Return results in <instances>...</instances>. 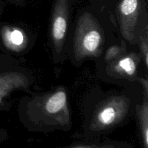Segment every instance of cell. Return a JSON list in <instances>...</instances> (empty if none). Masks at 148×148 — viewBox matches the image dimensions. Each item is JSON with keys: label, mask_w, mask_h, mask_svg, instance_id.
Listing matches in <instances>:
<instances>
[{"label": "cell", "mask_w": 148, "mask_h": 148, "mask_svg": "<svg viewBox=\"0 0 148 148\" xmlns=\"http://www.w3.org/2000/svg\"><path fill=\"white\" fill-rule=\"evenodd\" d=\"M98 1H99L100 2H103V0H98Z\"/></svg>", "instance_id": "2e32d148"}, {"label": "cell", "mask_w": 148, "mask_h": 148, "mask_svg": "<svg viewBox=\"0 0 148 148\" xmlns=\"http://www.w3.org/2000/svg\"><path fill=\"white\" fill-rule=\"evenodd\" d=\"M14 1H15L16 3H17V4H21V2L23 0H14Z\"/></svg>", "instance_id": "9a60e30c"}, {"label": "cell", "mask_w": 148, "mask_h": 148, "mask_svg": "<svg viewBox=\"0 0 148 148\" xmlns=\"http://www.w3.org/2000/svg\"><path fill=\"white\" fill-rule=\"evenodd\" d=\"M128 43L121 39L119 42L110 45L100 58L95 60V66H103L114 62L128 51Z\"/></svg>", "instance_id": "8fae6325"}, {"label": "cell", "mask_w": 148, "mask_h": 148, "mask_svg": "<svg viewBox=\"0 0 148 148\" xmlns=\"http://www.w3.org/2000/svg\"><path fill=\"white\" fill-rule=\"evenodd\" d=\"M0 38L4 49L12 53L27 51L30 39L23 27L10 25H2L0 27Z\"/></svg>", "instance_id": "ba28073f"}, {"label": "cell", "mask_w": 148, "mask_h": 148, "mask_svg": "<svg viewBox=\"0 0 148 148\" xmlns=\"http://www.w3.org/2000/svg\"><path fill=\"white\" fill-rule=\"evenodd\" d=\"M33 82L32 74L23 67L16 66L0 72V105L5 98L17 90L30 93Z\"/></svg>", "instance_id": "52a82bcc"}, {"label": "cell", "mask_w": 148, "mask_h": 148, "mask_svg": "<svg viewBox=\"0 0 148 148\" xmlns=\"http://www.w3.org/2000/svg\"><path fill=\"white\" fill-rule=\"evenodd\" d=\"M17 111L21 124L31 132H67L72 128L68 91L63 86L25 95L19 102Z\"/></svg>", "instance_id": "3957f363"}, {"label": "cell", "mask_w": 148, "mask_h": 148, "mask_svg": "<svg viewBox=\"0 0 148 148\" xmlns=\"http://www.w3.org/2000/svg\"><path fill=\"white\" fill-rule=\"evenodd\" d=\"M146 1H147V0H146Z\"/></svg>", "instance_id": "e0dca14e"}, {"label": "cell", "mask_w": 148, "mask_h": 148, "mask_svg": "<svg viewBox=\"0 0 148 148\" xmlns=\"http://www.w3.org/2000/svg\"><path fill=\"white\" fill-rule=\"evenodd\" d=\"M53 148H134L131 143L126 141L113 140L106 138L104 140H78L72 144L66 146H60Z\"/></svg>", "instance_id": "9c48e42d"}, {"label": "cell", "mask_w": 148, "mask_h": 148, "mask_svg": "<svg viewBox=\"0 0 148 148\" xmlns=\"http://www.w3.org/2000/svg\"><path fill=\"white\" fill-rule=\"evenodd\" d=\"M8 137V132L4 129H0V144L5 141Z\"/></svg>", "instance_id": "5bb4252c"}, {"label": "cell", "mask_w": 148, "mask_h": 148, "mask_svg": "<svg viewBox=\"0 0 148 148\" xmlns=\"http://www.w3.org/2000/svg\"><path fill=\"white\" fill-rule=\"evenodd\" d=\"M84 10L69 27L66 44V58L79 66L84 62L101 56L107 47L121 40L108 13Z\"/></svg>", "instance_id": "7a4b0ae2"}, {"label": "cell", "mask_w": 148, "mask_h": 148, "mask_svg": "<svg viewBox=\"0 0 148 148\" xmlns=\"http://www.w3.org/2000/svg\"><path fill=\"white\" fill-rule=\"evenodd\" d=\"M134 114L137 119L141 148H148V97H143V101L136 106Z\"/></svg>", "instance_id": "30bf717a"}, {"label": "cell", "mask_w": 148, "mask_h": 148, "mask_svg": "<svg viewBox=\"0 0 148 148\" xmlns=\"http://www.w3.org/2000/svg\"><path fill=\"white\" fill-rule=\"evenodd\" d=\"M137 46L142 56L145 69H148V25L145 26L139 33L137 39Z\"/></svg>", "instance_id": "7c38bea8"}, {"label": "cell", "mask_w": 148, "mask_h": 148, "mask_svg": "<svg viewBox=\"0 0 148 148\" xmlns=\"http://www.w3.org/2000/svg\"><path fill=\"white\" fill-rule=\"evenodd\" d=\"M144 97L143 90L128 85L121 91L88 97L84 107L81 130L74 134L77 140L99 139L124 125L135 113L136 106Z\"/></svg>", "instance_id": "6da1fadb"}, {"label": "cell", "mask_w": 148, "mask_h": 148, "mask_svg": "<svg viewBox=\"0 0 148 148\" xmlns=\"http://www.w3.org/2000/svg\"><path fill=\"white\" fill-rule=\"evenodd\" d=\"M142 56L139 51H129L114 62L95 66L96 75L101 80L118 85H128L134 83L140 75Z\"/></svg>", "instance_id": "8992f818"}, {"label": "cell", "mask_w": 148, "mask_h": 148, "mask_svg": "<svg viewBox=\"0 0 148 148\" xmlns=\"http://www.w3.org/2000/svg\"><path fill=\"white\" fill-rule=\"evenodd\" d=\"M71 0H55L49 26V46L54 64L66 59V44L70 27Z\"/></svg>", "instance_id": "5b68a950"}, {"label": "cell", "mask_w": 148, "mask_h": 148, "mask_svg": "<svg viewBox=\"0 0 148 148\" xmlns=\"http://www.w3.org/2000/svg\"><path fill=\"white\" fill-rule=\"evenodd\" d=\"M108 12L119 37L130 46H137L139 33L148 25V12L145 0H119L114 10Z\"/></svg>", "instance_id": "277c9868"}, {"label": "cell", "mask_w": 148, "mask_h": 148, "mask_svg": "<svg viewBox=\"0 0 148 148\" xmlns=\"http://www.w3.org/2000/svg\"><path fill=\"white\" fill-rule=\"evenodd\" d=\"M136 82L139 84L141 86L142 90H143L144 96L148 97V79L147 77H143V76H139L136 78Z\"/></svg>", "instance_id": "4fadbf2b"}]
</instances>
